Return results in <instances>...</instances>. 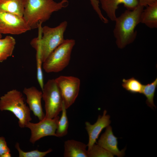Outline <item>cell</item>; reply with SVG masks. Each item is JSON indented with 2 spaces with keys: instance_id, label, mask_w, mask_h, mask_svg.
<instances>
[{
  "instance_id": "cell-1",
  "label": "cell",
  "mask_w": 157,
  "mask_h": 157,
  "mask_svg": "<svg viewBox=\"0 0 157 157\" xmlns=\"http://www.w3.org/2000/svg\"><path fill=\"white\" fill-rule=\"evenodd\" d=\"M144 7L139 4L134 9L126 10L117 17L113 33L119 48L123 49L135 40L137 35L135 28L140 23L141 15Z\"/></svg>"
},
{
  "instance_id": "cell-2",
  "label": "cell",
  "mask_w": 157,
  "mask_h": 157,
  "mask_svg": "<svg viewBox=\"0 0 157 157\" xmlns=\"http://www.w3.org/2000/svg\"><path fill=\"white\" fill-rule=\"evenodd\" d=\"M67 0H26L23 17L31 29L39 27L52 14L69 5Z\"/></svg>"
},
{
  "instance_id": "cell-3",
  "label": "cell",
  "mask_w": 157,
  "mask_h": 157,
  "mask_svg": "<svg viewBox=\"0 0 157 157\" xmlns=\"http://www.w3.org/2000/svg\"><path fill=\"white\" fill-rule=\"evenodd\" d=\"M67 25V22L65 21L54 27L47 26L41 27L42 35L31 42V43L39 48L43 63L50 53L65 41L64 35Z\"/></svg>"
},
{
  "instance_id": "cell-4",
  "label": "cell",
  "mask_w": 157,
  "mask_h": 157,
  "mask_svg": "<svg viewBox=\"0 0 157 157\" xmlns=\"http://www.w3.org/2000/svg\"><path fill=\"white\" fill-rule=\"evenodd\" d=\"M0 110L12 112L18 119L21 128L25 127L32 120L31 110L25 103L22 93L16 89L8 91L0 97Z\"/></svg>"
},
{
  "instance_id": "cell-5",
  "label": "cell",
  "mask_w": 157,
  "mask_h": 157,
  "mask_svg": "<svg viewBox=\"0 0 157 157\" xmlns=\"http://www.w3.org/2000/svg\"><path fill=\"white\" fill-rule=\"evenodd\" d=\"M75 44L73 39L65 41L49 55L43 63L42 67L47 73L58 72L68 65L72 49Z\"/></svg>"
},
{
  "instance_id": "cell-6",
  "label": "cell",
  "mask_w": 157,
  "mask_h": 157,
  "mask_svg": "<svg viewBox=\"0 0 157 157\" xmlns=\"http://www.w3.org/2000/svg\"><path fill=\"white\" fill-rule=\"evenodd\" d=\"M42 91V98L44 102L45 117L52 119L58 116L64 103L55 79L49 80L44 85Z\"/></svg>"
},
{
  "instance_id": "cell-7",
  "label": "cell",
  "mask_w": 157,
  "mask_h": 157,
  "mask_svg": "<svg viewBox=\"0 0 157 157\" xmlns=\"http://www.w3.org/2000/svg\"><path fill=\"white\" fill-rule=\"evenodd\" d=\"M60 91L65 108L68 109L74 102L80 90V80L72 76H60L55 79Z\"/></svg>"
},
{
  "instance_id": "cell-8",
  "label": "cell",
  "mask_w": 157,
  "mask_h": 157,
  "mask_svg": "<svg viewBox=\"0 0 157 157\" xmlns=\"http://www.w3.org/2000/svg\"><path fill=\"white\" fill-rule=\"evenodd\" d=\"M31 29L23 17L0 11V33L1 34L19 35Z\"/></svg>"
},
{
  "instance_id": "cell-9",
  "label": "cell",
  "mask_w": 157,
  "mask_h": 157,
  "mask_svg": "<svg viewBox=\"0 0 157 157\" xmlns=\"http://www.w3.org/2000/svg\"><path fill=\"white\" fill-rule=\"evenodd\" d=\"M60 117L58 116L52 119L44 117L37 123L30 122L25 127L29 129L31 132L29 141L34 144L37 141L45 136H56V132Z\"/></svg>"
},
{
  "instance_id": "cell-10",
  "label": "cell",
  "mask_w": 157,
  "mask_h": 157,
  "mask_svg": "<svg viewBox=\"0 0 157 157\" xmlns=\"http://www.w3.org/2000/svg\"><path fill=\"white\" fill-rule=\"evenodd\" d=\"M106 113L107 111L105 110L103 115H99L97 121L93 124L88 122H85V129L89 137L88 142L87 144L88 149L96 142L97 139L103 129L110 123V116Z\"/></svg>"
},
{
  "instance_id": "cell-11",
  "label": "cell",
  "mask_w": 157,
  "mask_h": 157,
  "mask_svg": "<svg viewBox=\"0 0 157 157\" xmlns=\"http://www.w3.org/2000/svg\"><path fill=\"white\" fill-rule=\"evenodd\" d=\"M23 92L26 96V102L30 110L39 120L42 119L45 117V114L41 103L42 92L35 87L32 86L24 88Z\"/></svg>"
},
{
  "instance_id": "cell-12",
  "label": "cell",
  "mask_w": 157,
  "mask_h": 157,
  "mask_svg": "<svg viewBox=\"0 0 157 157\" xmlns=\"http://www.w3.org/2000/svg\"><path fill=\"white\" fill-rule=\"evenodd\" d=\"M117 138L113 134L112 128L109 125L106 127L105 132L101 136L97 144L118 157L125 155V148L120 151L118 147Z\"/></svg>"
},
{
  "instance_id": "cell-13",
  "label": "cell",
  "mask_w": 157,
  "mask_h": 157,
  "mask_svg": "<svg viewBox=\"0 0 157 157\" xmlns=\"http://www.w3.org/2000/svg\"><path fill=\"white\" fill-rule=\"evenodd\" d=\"M101 7L110 20L115 21L116 12L120 4H124L127 10H132L139 4V0H99Z\"/></svg>"
},
{
  "instance_id": "cell-14",
  "label": "cell",
  "mask_w": 157,
  "mask_h": 157,
  "mask_svg": "<svg viewBox=\"0 0 157 157\" xmlns=\"http://www.w3.org/2000/svg\"><path fill=\"white\" fill-rule=\"evenodd\" d=\"M87 144L74 140H68L64 142V157H88Z\"/></svg>"
},
{
  "instance_id": "cell-15",
  "label": "cell",
  "mask_w": 157,
  "mask_h": 157,
  "mask_svg": "<svg viewBox=\"0 0 157 157\" xmlns=\"http://www.w3.org/2000/svg\"><path fill=\"white\" fill-rule=\"evenodd\" d=\"M26 0H0V11L23 17Z\"/></svg>"
},
{
  "instance_id": "cell-16",
  "label": "cell",
  "mask_w": 157,
  "mask_h": 157,
  "mask_svg": "<svg viewBox=\"0 0 157 157\" xmlns=\"http://www.w3.org/2000/svg\"><path fill=\"white\" fill-rule=\"evenodd\" d=\"M143 10L141 15L140 23L151 28H157V2L148 6Z\"/></svg>"
},
{
  "instance_id": "cell-17",
  "label": "cell",
  "mask_w": 157,
  "mask_h": 157,
  "mask_svg": "<svg viewBox=\"0 0 157 157\" xmlns=\"http://www.w3.org/2000/svg\"><path fill=\"white\" fill-rule=\"evenodd\" d=\"M15 44V39L10 36L0 39V62L6 60L12 55Z\"/></svg>"
},
{
  "instance_id": "cell-18",
  "label": "cell",
  "mask_w": 157,
  "mask_h": 157,
  "mask_svg": "<svg viewBox=\"0 0 157 157\" xmlns=\"http://www.w3.org/2000/svg\"><path fill=\"white\" fill-rule=\"evenodd\" d=\"M122 86L129 92L133 94H142L144 85L134 77L122 80Z\"/></svg>"
},
{
  "instance_id": "cell-19",
  "label": "cell",
  "mask_w": 157,
  "mask_h": 157,
  "mask_svg": "<svg viewBox=\"0 0 157 157\" xmlns=\"http://www.w3.org/2000/svg\"><path fill=\"white\" fill-rule=\"evenodd\" d=\"M67 109L63 104L61 112L62 114L58 121L56 132V137H62L67 133L69 122L67 113Z\"/></svg>"
},
{
  "instance_id": "cell-20",
  "label": "cell",
  "mask_w": 157,
  "mask_h": 157,
  "mask_svg": "<svg viewBox=\"0 0 157 157\" xmlns=\"http://www.w3.org/2000/svg\"><path fill=\"white\" fill-rule=\"evenodd\" d=\"M157 87V78L151 83L144 85L142 93L146 97V103L147 105L153 108H156L154 104V98Z\"/></svg>"
},
{
  "instance_id": "cell-21",
  "label": "cell",
  "mask_w": 157,
  "mask_h": 157,
  "mask_svg": "<svg viewBox=\"0 0 157 157\" xmlns=\"http://www.w3.org/2000/svg\"><path fill=\"white\" fill-rule=\"evenodd\" d=\"M88 157H113L114 155L98 144H94L88 149Z\"/></svg>"
},
{
  "instance_id": "cell-22",
  "label": "cell",
  "mask_w": 157,
  "mask_h": 157,
  "mask_svg": "<svg viewBox=\"0 0 157 157\" xmlns=\"http://www.w3.org/2000/svg\"><path fill=\"white\" fill-rule=\"evenodd\" d=\"M15 148L18 151L19 157H44L52 151V149H49L44 151H41L36 149L26 152L20 148L19 143L18 142L16 143Z\"/></svg>"
},
{
  "instance_id": "cell-23",
  "label": "cell",
  "mask_w": 157,
  "mask_h": 157,
  "mask_svg": "<svg viewBox=\"0 0 157 157\" xmlns=\"http://www.w3.org/2000/svg\"><path fill=\"white\" fill-rule=\"evenodd\" d=\"M93 9L98 15L101 21L104 23H107L108 20L103 15L99 7V1L98 0H90Z\"/></svg>"
},
{
  "instance_id": "cell-24",
  "label": "cell",
  "mask_w": 157,
  "mask_h": 157,
  "mask_svg": "<svg viewBox=\"0 0 157 157\" xmlns=\"http://www.w3.org/2000/svg\"><path fill=\"white\" fill-rule=\"evenodd\" d=\"M8 152H10V150L7 145L5 138L0 137V157H2L4 154Z\"/></svg>"
},
{
  "instance_id": "cell-25",
  "label": "cell",
  "mask_w": 157,
  "mask_h": 157,
  "mask_svg": "<svg viewBox=\"0 0 157 157\" xmlns=\"http://www.w3.org/2000/svg\"><path fill=\"white\" fill-rule=\"evenodd\" d=\"M139 4L144 7L147 6L157 2L156 0H139Z\"/></svg>"
},
{
  "instance_id": "cell-26",
  "label": "cell",
  "mask_w": 157,
  "mask_h": 157,
  "mask_svg": "<svg viewBox=\"0 0 157 157\" xmlns=\"http://www.w3.org/2000/svg\"><path fill=\"white\" fill-rule=\"evenodd\" d=\"M10 152H7L4 154L2 157H11V156Z\"/></svg>"
},
{
  "instance_id": "cell-27",
  "label": "cell",
  "mask_w": 157,
  "mask_h": 157,
  "mask_svg": "<svg viewBox=\"0 0 157 157\" xmlns=\"http://www.w3.org/2000/svg\"><path fill=\"white\" fill-rule=\"evenodd\" d=\"M2 38V35L0 33V39L1 38Z\"/></svg>"
},
{
  "instance_id": "cell-28",
  "label": "cell",
  "mask_w": 157,
  "mask_h": 157,
  "mask_svg": "<svg viewBox=\"0 0 157 157\" xmlns=\"http://www.w3.org/2000/svg\"></svg>"
}]
</instances>
